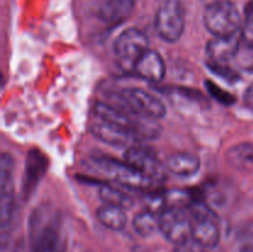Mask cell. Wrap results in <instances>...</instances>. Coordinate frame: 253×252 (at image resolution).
Returning a JSON list of instances; mask_svg holds the SVG:
<instances>
[{
    "label": "cell",
    "instance_id": "obj_26",
    "mask_svg": "<svg viewBox=\"0 0 253 252\" xmlns=\"http://www.w3.org/2000/svg\"><path fill=\"white\" fill-rule=\"evenodd\" d=\"M15 252H26V251H25L24 246H22V245H21V246H17V247H16V250H15ZM29 252H31V251H30V250H29Z\"/></svg>",
    "mask_w": 253,
    "mask_h": 252
},
{
    "label": "cell",
    "instance_id": "obj_11",
    "mask_svg": "<svg viewBox=\"0 0 253 252\" xmlns=\"http://www.w3.org/2000/svg\"><path fill=\"white\" fill-rule=\"evenodd\" d=\"M48 160L39 150H31L26 156L24 180H22V197L27 199L36 189L37 184L46 173Z\"/></svg>",
    "mask_w": 253,
    "mask_h": 252
},
{
    "label": "cell",
    "instance_id": "obj_20",
    "mask_svg": "<svg viewBox=\"0 0 253 252\" xmlns=\"http://www.w3.org/2000/svg\"><path fill=\"white\" fill-rule=\"evenodd\" d=\"M99 197L103 200L104 204L114 205V207H119L124 210L130 209L133 205V199L127 193L109 184L100 185Z\"/></svg>",
    "mask_w": 253,
    "mask_h": 252
},
{
    "label": "cell",
    "instance_id": "obj_7",
    "mask_svg": "<svg viewBox=\"0 0 253 252\" xmlns=\"http://www.w3.org/2000/svg\"><path fill=\"white\" fill-rule=\"evenodd\" d=\"M124 161L138 170L153 185L160 184L166 179V167L160 162L156 153L145 146H128Z\"/></svg>",
    "mask_w": 253,
    "mask_h": 252
},
{
    "label": "cell",
    "instance_id": "obj_15",
    "mask_svg": "<svg viewBox=\"0 0 253 252\" xmlns=\"http://www.w3.org/2000/svg\"><path fill=\"white\" fill-rule=\"evenodd\" d=\"M133 0H104L99 7V17L110 26L121 24L132 14Z\"/></svg>",
    "mask_w": 253,
    "mask_h": 252
},
{
    "label": "cell",
    "instance_id": "obj_28",
    "mask_svg": "<svg viewBox=\"0 0 253 252\" xmlns=\"http://www.w3.org/2000/svg\"><path fill=\"white\" fill-rule=\"evenodd\" d=\"M85 252H93V251H85Z\"/></svg>",
    "mask_w": 253,
    "mask_h": 252
},
{
    "label": "cell",
    "instance_id": "obj_13",
    "mask_svg": "<svg viewBox=\"0 0 253 252\" xmlns=\"http://www.w3.org/2000/svg\"><path fill=\"white\" fill-rule=\"evenodd\" d=\"M241 40L239 35L231 37H214L210 40L205 48L210 62L226 64L231 61L239 53Z\"/></svg>",
    "mask_w": 253,
    "mask_h": 252
},
{
    "label": "cell",
    "instance_id": "obj_29",
    "mask_svg": "<svg viewBox=\"0 0 253 252\" xmlns=\"http://www.w3.org/2000/svg\"><path fill=\"white\" fill-rule=\"evenodd\" d=\"M61 252H63V251H61Z\"/></svg>",
    "mask_w": 253,
    "mask_h": 252
},
{
    "label": "cell",
    "instance_id": "obj_5",
    "mask_svg": "<svg viewBox=\"0 0 253 252\" xmlns=\"http://www.w3.org/2000/svg\"><path fill=\"white\" fill-rule=\"evenodd\" d=\"M14 158L5 153L1 157V170H0V184H1V244L6 245L7 236L11 229L12 215L15 208V187H14Z\"/></svg>",
    "mask_w": 253,
    "mask_h": 252
},
{
    "label": "cell",
    "instance_id": "obj_24",
    "mask_svg": "<svg viewBox=\"0 0 253 252\" xmlns=\"http://www.w3.org/2000/svg\"><path fill=\"white\" fill-rule=\"evenodd\" d=\"M203 251V247H200L199 245L195 244L193 240L190 241L185 242L183 245H178L175 246V249L173 250V252H202Z\"/></svg>",
    "mask_w": 253,
    "mask_h": 252
},
{
    "label": "cell",
    "instance_id": "obj_19",
    "mask_svg": "<svg viewBox=\"0 0 253 252\" xmlns=\"http://www.w3.org/2000/svg\"><path fill=\"white\" fill-rule=\"evenodd\" d=\"M132 227L140 236H152L155 232L160 231V214L150 209L140 211L133 217Z\"/></svg>",
    "mask_w": 253,
    "mask_h": 252
},
{
    "label": "cell",
    "instance_id": "obj_17",
    "mask_svg": "<svg viewBox=\"0 0 253 252\" xmlns=\"http://www.w3.org/2000/svg\"><path fill=\"white\" fill-rule=\"evenodd\" d=\"M166 168L178 177H192L199 170L200 161L189 152H177L168 158Z\"/></svg>",
    "mask_w": 253,
    "mask_h": 252
},
{
    "label": "cell",
    "instance_id": "obj_18",
    "mask_svg": "<svg viewBox=\"0 0 253 252\" xmlns=\"http://www.w3.org/2000/svg\"><path fill=\"white\" fill-rule=\"evenodd\" d=\"M96 216L104 226L113 231H121L127 224L125 210L114 205L104 204L98 209Z\"/></svg>",
    "mask_w": 253,
    "mask_h": 252
},
{
    "label": "cell",
    "instance_id": "obj_4",
    "mask_svg": "<svg viewBox=\"0 0 253 252\" xmlns=\"http://www.w3.org/2000/svg\"><path fill=\"white\" fill-rule=\"evenodd\" d=\"M156 31L166 42H177L185 27V9L180 0H163L156 14Z\"/></svg>",
    "mask_w": 253,
    "mask_h": 252
},
{
    "label": "cell",
    "instance_id": "obj_3",
    "mask_svg": "<svg viewBox=\"0 0 253 252\" xmlns=\"http://www.w3.org/2000/svg\"><path fill=\"white\" fill-rule=\"evenodd\" d=\"M188 212L192 222V240L205 250L214 249L220 241V221L216 212L205 203L195 200Z\"/></svg>",
    "mask_w": 253,
    "mask_h": 252
},
{
    "label": "cell",
    "instance_id": "obj_1",
    "mask_svg": "<svg viewBox=\"0 0 253 252\" xmlns=\"http://www.w3.org/2000/svg\"><path fill=\"white\" fill-rule=\"evenodd\" d=\"M31 252H61L58 215L49 207L37 208L29 220Z\"/></svg>",
    "mask_w": 253,
    "mask_h": 252
},
{
    "label": "cell",
    "instance_id": "obj_21",
    "mask_svg": "<svg viewBox=\"0 0 253 252\" xmlns=\"http://www.w3.org/2000/svg\"><path fill=\"white\" fill-rule=\"evenodd\" d=\"M207 84V89L209 90V93L211 94V96L214 99H216L219 103L224 104V105H232L235 103V98L232 94H230L229 91L224 90L222 88L217 86L216 84L212 83L211 81L205 82Z\"/></svg>",
    "mask_w": 253,
    "mask_h": 252
},
{
    "label": "cell",
    "instance_id": "obj_6",
    "mask_svg": "<svg viewBox=\"0 0 253 252\" xmlns=\"http://www.w3.org/2000/svg\"><path fill=\"white\" fill-rule=\"evenodd\" d=\"M160 231L175 246L192 240V222L188 209L165 208L160 212Z\"/></svg>",
    "mask_w": 253,
    "mask_h": 252
},
{
    "label": "cell",
    "instance_id": "obj_27",
    "mask_svg": "<svg viewBox=\"0 0 253 252\" xmlns=\"http://www.w3.org/2000/svg\"><path fill=\"white\" fill-rule=\"evenodd\" d=\"M202 252H208V251H207V250H205V249H203Z\"/></svg>",
    "mask_w": 253,
    "mask_h": 252
},
{
    "label": "cell",
    "instance_id": "obj_14",
    "mask_svg": "<svg viewBox=\"0 0 253 252\" xmlns=\"http://www.w3.org/2000/svg\"><path fill=\"white\" fill-rule=\"evenodd\" d=\"M133 69L138 77L153 83L162 81L166 74V64L162 56L152 49H148L138 58Z\"/></svg>",
    "mask_w": 253,
    "mask_h": 252
},
{
    "label": "cell",
    "instance_id": "obj_25",
    "mask_svg": "<svg viewBox=\"0 0 253 252\" xmlns=\"http://www.w3.org/2000/svg\"><path fill=\"white\" fill-rule=\"evenodd\" d=\"M244 101L246 104L247 108L253 113V84L251 86H249L246 91H245V95H244Z\"/></svg>",
    "mask_w": 253,
    "mask_h": 252
},
{
    "label": "cell",
    "instance_id": "obj_22",
    "mask_svg": "<svg viewBox=\"0 0 253 252\" xmlns=\"http://www.w3.org/2000/svg\"><path fill=\"white\" fill-rule=\"evenodd\" d=\"M208 67H209V69L212 73L217 74V76L222 77V78L227 79V81H237L239 79V76L231 68H229V66H226V64L209 62Z\"/></svg>",
    "mask_w": 253,
    "mask_h": 252
},
{
    "label": "cell",
    "instance_id": "obj_9",
    "mask_svg": "<svg viewBox=\"0 0 253 252\" xmlns=\"http://www.w3.org/2000/svg\"><path fill=\"white\" fill-rule=\"evenodd\" d=\"M150 41H148L147 35L141 30L127 29L121 32L116 39L114 49L119 58L125 63H130L131 66H135L143 53L148 51Z\"/></svg>",
    "mask_w": 253,
    "mask_h": 252
},
{
    "label": "cell",
    "instance_id": "obj_10",
    "mask_svg": "<svg viewBox=\"0 0 253 252\" xmlns=\"http://www.w3.org/2000/svg\"><path fill=\"white\" fill-rule=\"evenodd\" d=\"M98 163L114 182L124 187H128L131 189H148L153 185L150 180L146 179L138 170L131 167L125 161L119 162L114 158L104 157L100 158Z\"/></svg>",
    "mask_w": 253,
    "mask_h": 252
},
{
    "label": "cell",
    "instance_id": "obj_23",
    "mask_svg": "<svg viewBox=\"0 0 253 252\" xmlns=\"http://www.w3.org/2000/svg\"><path fill=\"white\" fill-rule=\"evenodd\" d=\"M241 39L245 43L247 44L249 48L253 49V20L246 19L245 20L244 27L241 30Z\"/></svg>",
    "mask_w": 253,
    "mask_h": 252
},
{
    "label": "cell",
    "instance_id": "obj_2",
    "mask_svg": "<svg viewBox=\"0 0 253 252\" xmlns=\"http://www.w3.org/2000/svg\"><path fill=\"white\" fill-rule=\"evenodd\" d=\"M204 26L214 37H231L241 32V16L231 0H210L203 16Z\"/></svg>",
    "mask_w": 253,
    "mask_h": 252
},
{
    "label": "cell",
    "instance_id": "obj_12",
    "mask_svg": "<svg viewBox=\"0 0 253 252\" xmlns=\"http://www.w3.org/2000/svg\"><path fill=\"white\" fill-rule=\"evenodd\" d=\"M91 133L103 142L111 146H131V143L136 140L131 132L126 128L116 125V124L109 123V121L99 119L98 123L93 124L90 127Z\"/></svg>",
    "mask_w": 253,
    "mask_h": 252
},
{
    "label": "cell",
    "instance_id": "obj_8",
    "mask_svg": "<svg viewBox=\"0 0 253 252\" xmlns=\"http://www.w3.org/2000/svg\"><path fill=\"white\" fill-rule=\"evenodd\" d=\"M118 96L119 100L121 101V106L145 118L158 120V119H162L167 111L166 105L161 99L143 89H124L119 93Z\"/></svg>",
    "mask_w": 253,
    "mask_h": 252
},
{
    "label": "cell",
    "instance_id": "obj_16",
    "mask_svg": "<svg viewBox=\"0 0 253 252\" xmlns=\"http://www.w3.org/2000/svg\"><path fill=\"white\" fill-rule=\"evenodd\" d=\"M230 167L244 173H253V143L242 142L232 146L226 152Z\"/></svg>",
    "mask_w": 253,
    "mask_h": 252
}]
</instances>
